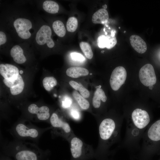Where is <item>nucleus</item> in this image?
Instances as JSON below:
<instances>
[{
	"mask_svg": "<svg viewBox=\"0 0 160 160\" xmlns=\"http://www.w3.org/2000/svg\"><path fill=\"white\" fill-rule=\"evenodd\" d=\"M72 103L71 98L68 97H66L62 101V106L64 108H67L70 106Z\"/></svg>",
	"mask_w": 160,
	"mask_h": 160,
	"instance_id": "c756f323",
	"label": "nucleus"
},
{
	"mask_svg": "<svg viewBox=\"0 0 160 160\" xmlns=\"http://www.w3.org/2000/svg\"><path fill=\"white\" fill-rule=\"evenodd\" d=\"M106 36L101 35L99 36L97 40V44L98 47L101 48L106 47Z\"/></svg>",
	"mask_w": 160,
	"mask_h": 160,
	"instance_id": "cd10ccee",
	"label": "nucleus"
},
{
	"mask_svg": "<svg viewBox=\"0 0 160 160\" xmlns=\"http://www.w3.org/2000/svg\"><path fill=\"white\" fill-rule=\"evenodd\" d=\"M3 82L5 84L10 88V92L13 95H16L20 93L23 91L24 83L21 76L19 75L17 78L13 81H10L4 79Z\"/></svg>",
	"mask_w": 160,
	"mask_h": 160,
	"instance_id": "9b49d317",
	"label": "nucleus"
},
{
	"mask_svg": "<svg viewBox=\"0 0 160 160\" xmlns=\"http://www.w3.org/2000/svg\"><path fill=\"white\" fill-rule=\"evenodd\" d=\"M129 39L132 46L137 52L143 54L146 51V44L140 37L137 35H133L130 36Z\"/></svg>",
	"mask_w": 160,
	"mask_h": 160,
	"instance_id": "f8f14e48",
	"label": "nucleus"
},
{
	"mask_svg": "<svg viewBox=\"0 0 160 160\" xmlns=\"http://www.w3.org/2000/svg\"><path fill=\"white\" fill-rule=\"evenodd\" d=\"M82 145V142L80 139L74 137L71 140L70 149L72 155L74 158H78L81 156Z\"/></svg>",
	"mask_w": 160,
	"mask_h": 160,
	"instance_id": "dca6fc26",
	"label": "nucleus"
},
{
	"mask_svg": "<svg viewBox=\"0 0 160 160\" xmlns=\"http://www.w3.org/2000/svg\"><path fill=\"white\" fill-rule=\"evenodd\" d=\"M71 114L73 117L76 119H78L80 118V113L76 110H74L72 111Z\"/></svg>",
	"mask_w": 160,
	"mask_h": 160,
	"instance_id": "2f4dec72",
	"label": "nucleus"
},
{
	"mask_svg": "<svg viewBox=\"0 0 160 160\" xmlns=\"http://www.w3.org/2000/svg\"><path fill=\"white\" fill-rule=\"evenodd\" d=\"M119 28L120 29V27H119Z\"/></svg>",
	"mask_w": 160,
	"mask_h": 160,
	"instance_id": "e433bc0d",
	"label": "nucleus"
},
{
	"mask_svg": "<svg viewBox=\"0 0 160 160\" xmlns=\"http://www.w3.org/2000/svg\"><path fill=\"white\" fill-rule=\"evenodd\" d=\"M7 40L6 34L4 32L1 31H0V45L1 46L5 44Z\"/></svg>",
	"mask_w": 160,
	"mask_h": 160,
	"instance_id": "7c9ffc66",
	"label": "nucleus"
},
{
	"mask_svg": "<svg viewBox=\"0 0 160 160\" xmlns=\"http://www.w3.org/2000/svg\"><path fill=\"white\" fill-rule=\"evenodd\" d=\"M148 135L151 140L157 141L160 140V120L154 123L148 129Z\"/></svg>",
	"mask_w": 160,
	"mask_h": 160,
	"instance_id": "f3484780",
	"label": "nucleus"
},
{
	"mask_svg": "<svg viewBox=\"0 0 160 160\" xmlns=\"http://www.w3.org/2000/svg\"><path fill=\"white\" fill-rule=\"evenodd\" d=\"M139 76L141 82L145 86L153 85L156 82V78L154 68L150 64H146L140 68Z\"/></svg>",
	"mask_w": 160,
	"mask_h": 160,
	"instance_id": "39448f33",
	"label": "nucleus"
},
{
	"mask_svg": "<svg viewBox=\"0 0 160 160\" xmlns=\"http://www.w3.org/2000/svg\"><path fill=\"white\" fill-rule=\"evenodd\" d=\"M90 75H92V74L91 73H90Z\"/></svg>",
	"mask_w": 160,
	"mask_h": 160,
	"instance_id": "c9c22d12",
	"label": "nucleus"
},
{
	"mask_svg": "<svg viewBox=\"0 0 160 160\" xmlns=\"http://www.w3.org/2000/svg\"><path fill=\"white\" fill-rule=\"evenodd\" d=\"M13 25L18 36L21 39L26 40L31 36L30 31L32 28L31 20L27 18L19 17L13 22Z\"/></svg>",
	"mask_w": 160,
	"mask_h": 160,
	"instance_id": "7ed1b4c3",
	"label": "nucleus"
},
{
	"mask_svg": "<svg viewBox=\"0 0 160 160\" xmlns=\"http://www.w3.org/2000/svg\"><path fill=\"white\" fill-rule=\"evenodd\" d=\"M52 32L50 27L44 25L38 31L36 35L35 41L37 44L41 47H47L52 48L55 46V43L51 38Z\"/></svg>",
	"mask_w": 160,
	"mask_h": 160,
	"instance_id": "20e7f679",
	"label": "nucleus"
},
{
	"mask_svg": "<svg viewBox=\"0 0 160 160\" xmlns=\"http://www.w3.org/2000/svg\"><path fill=\"white\" fill-rule=\"evenodd\" d=\"M73 96L81 108L86 110L89 108V102L77 91H74L73 92Z\"/></svg>",
	"mask_w": 160,
	"mask_h": 160,
	"instance_id": "4be33fe9",
	"label": "nucleus"
},
{
	"mask_svg": "<svg viewBox=\"0 0 160 160\" xmlns=\"http://www.w3.org/2000/svg\"><path fill=\"white\" fill-rule=\"evenodd\" d=\"M107 99V97L103 89L101 88H97L95 92L92 99L93 106L95 108H99L100 105V100L105 102Z\"/></svg>",
	"mask_w": 160,
	"mask_h": 160,
	"instance_id": "6ab92c4d",
	"label": "nucleus"
},
{
	"mask_svg": "<svg viewBox=\"0 0 160 160\" xmlns=\"http://www.w3.org/2000/svg\"><path fill=\"white\" fill-rule=\"evenodd\" d=\"M0 73L5 79L10 81L16 80L19 75L18 68L15 66L9 64L0 65Z\"/></svg>",
	"mask_w": 160,
	"mask_h": 160,
	"instance_id": "1a4fd4ad",
	"label": "nucleus"
},
{
	"mask_svg": "<svg viewBox=\"0 0 160 160\" xmlns=\"http://www.w3.org/2000/svg\"><path fill=\"white\" fill-rule=\"evenodd\" d=\"M127 76L125 68L122 66L116 67L113 71L110 80L111 87L114 91L118 90L125 83Z\"/></svg>",
	"mask_w": 160,
	"mask_h": 160,
	"instance_id": "423d86ee",
	"label": "nucleus"
},
{
	"mask_svg": "<svg viewBox=\"0 0 160 160\" xmlns=\"http://www.w3.org/2000/svg\"><path fill=\"white\" fill-rule=\"evenodd\" d=\"M14 132L19 137L36 139L41 134V130L33 126H29L24 122H19L14 127Z\"/></svg>",
	"mask_w": 160,
	"mask_h": 160,
	"instance_id": "f03ea898",
	"label": "nucleus"
},
{
	"mask_svg": "<svg viewBox=\"0 0 160 160\" xmlns=\"http://www.w3.org/2000/svg\"><path fill=\"white\" fill-rule=\"evenodd\" d=\"M50 121L51 125L54 128H61L66 133H68L71 131L69 124L59 118L56 113H53L52 115Z\"/></svg>",
	"mask_w": 160,
	"mask_h": 160,
	"instance_id": "4468645a",
	"label": "nucleus"
},
{
	"mask_svg": "<svg viewBox=\"0 0 160 160\" xmlns=\"http://www.w3.org/2000/svg\"><path fill=\"white\" fill-rule=\"evenodd\" d=\"M4 155L12 156L15 160H48V154L37 148L16 147L6 149Z\"/></svg>",
	"mask_w": 160,
	"mask_h": 160,
	"instance_id": "f257e3e1",
	"label": "nucleus"
},
{
	"mask_svg": "<svg viewBox=\"0 0 160 160\" xmlns=\"http://www.w3.org/2000/svg\"><path fill=\"white\" fill-rule=\"evenodd\" d=\"M20 74H23V71L21 70V71H20Z\"/></svg>",
	"mask_w": 160,
	"mask_h": 160,
	"instance_id": "f704fd0d",
	"label": "nucleus"
},
{
	"mask_svg": "<svg viewBox=\"0 0 160 160\" xmlns=\"http://www.w3.org/2000/svg\"><path fill=\"white\" fill-rule=\"evenodd\" d=\"M52 27L54 32L58 36L62 37L65 36L66 33L65 28L61 21L57 20L54 21Z\"/></svg>",
	"mask_w": 160,
	"mask_h": 160,
	"instance_id": "412c9836",
	"label": "nucleus"
},
{
	"mask_svg": "<svg viewBox=\"0 0 160 160\" xmlns=\"http://www.w3.org/2000/svg\"><path fill=\"white\" fill-rule=\"evenodd\" d=\"M44 10L47 12L52 14H56L59 11V7L56 2L51 0H46L42 4Z\"/></svg>",
	"mask_w": 160,
	"mask_h": 160,
	"instance_id": "aec40b11",
	"label": "nucleus"
},
{
	"mask_svg": "<svg viewBox=\"0 0 160 160\" xmlns=\"http://www.w3.org/2000/svg\"><path fill=\"white\" fill-rule=\"evenodd\" d=\"M115 127L114 121L109 118L103 120L99 127V134L101 138L103 140L108 139L111 136Z\"/></svg>",
	"mask_w": 160,
	"mask_h": 160,
	"instance_id": "6e6552de",
	"label": "nucleus"
},
{
	"mask_svg": "<svg viewBox=\"0 0 160 160\" xmlns=\"http://www.w3.org/2000/svg\"><path fill=\"white\" fill-rule=\"evenodd\" d=\"M10 54L14 60L17 63H23L27 60L24 55L23 48L19 45H16L13 46L11 49Z\"/></svg>",
	"mask_w": 160,
	"mask_h": 160,
	"instance_id": "ddd939ff",
	"label": "nucleus"
},
{
	"mask_svg": "<svg viewBox=\"0 0 160 160\" xmlns=\"http://www.w3.org/2000/svg\"><path fill=\"white\" fill-rule=\"evenodd\" d=\"M153 88V85H151L149 87V88L150 89H152Z\"/></svg>",
	"mask_w": 160,
	"mask_h": 160,
	"instance_id": "72a5a7b5",
	"label": "nucleus"
},
{
	"mask_svg": "<svg viewBox=\"0 0 160 160\" xmlns=\"http://www.w3.org/2000/svg\"><path fill=\"white\" fill-rule=\"evenodd\" d=\"M69 84L74 89L79 91L81 95L84 98H88L89 97V91L81 84L73 81H70Z\"/></svg>",
	"mask_w": 160,
	"mask_h": 160,
	"instance_id": "5701e85b",
	"label": "nucleus"
},
{
	"mask_svg": "<svg viewBox=\"0 0 160 160\" xmlns=\"http://www.w3.org/2000/svg\"><path fill=\"white\" fill-rule=\"evenodd\" d=\"M28 110L30 113L36 114L39 120L46 121L50 117L49 108L46 106L39 107L36 105L32 104L28 107Z\"/></svg>",
	"mask_w": 160,
	"mask_h": 160,
	"instance_id": "9d476101",
	"label": "nucleus"
},
{
	"mask_svg": "<svg viewBox=\"0 0 160 160\" xmlns=\"http://www.w3.org/2000/svg\"><path fill=\"white\" fill-rule=\"evenodd\" d=\"M66 75L71 77L77 78L80 76H86L89 74L87 69L81 67H72L68 68L66 72Z\"/></svg>",
	"mask_w": 160,
	"mask_h": 160,
	"instance_id": "a211bd4d",
	"label": "nucleus"
},
{
	"mask_svg": "<svg viewBox=\"0 0 160 160\" xmlns=\"http://www.w3.org/2000/svg\"><path fill=\"white\" fill-rule=\"evenodd\" d=\"M106 47L108 49L113 48L117 43V40L115 36V32L112 30L111 34L106 36Z\"/></svg>",
	"mask_w": 160,
	"mask_h": 160,
	"instance_id": "bb28decb",
	"label": "nucleus"
},
{
	"mask_svg": "<svg viewBox=\"0 0 160 160\" xmlns=\"http://www.w3.org/2000/svg\"><path fill=\"white\" fill-rule=\"evenodd\" d=\"M43 84L45 89L49 91L57 85V81L54 77H47L43 79Z\"/></svg>",
	"mask_w": 160,
	"mask_h": 160,
	"instance_id": "b1692460",
	"label": "nucleus"
},
{
	"mask_svg": "<svg viewBox=\"0 0 160 160\" xmlns=\"http://www.w3.org/2000/svg\"><path fill=\"white\" fill-rule=\"evenodd\" d=\"M0 160H12L9 156L4 155H1V156Z\"/></svg>",
	"mask_w": 160,
	"mask_h": 160,
	"instance_id": "473e14b6",
	"label": "nucleus"
},
{
	"mask_svg": "<svg viewBox=\"0 0 160 160\" xmlns=\"http://www.w3.org/2000/svg\"><path fill=\"white\" fill-rule=\"evenodd\" d=\"M71 55L72 59L76 61H82L85 59L82 55L78 53L72 52L71 53Z\"/></svg>",
	"mask_w": 160,
	"mask_h": 160,
	"instance_id": "c85d7f7f",
	"label": "nucleus"
},
{
	"mask_svg": "<svg viewBox=\"0 0 160 160\" xmlns=\"http://www.w3.org/2000/svg\"><path fill=\"white\" fill-rule=\"evenodd\" d=\"M132 117L135 125L139 129L145 127L150 121L148 113L145 110L137 108L132 112Z\"/></svg>",
	"mask_w": 160,
	"mask_h": 160,
	"instance_id": "0eeeda50",
	"label": "nucleus"
},
{
	"mask_svg": "<svg viewBox=\"0 0 160 160\" xmlns=\"http://www.w3.org/2000/svg\"><path fill=\"white\" fill-rule=\"evenodd\" d=\"M78 25V20L76 17H70L67 22L66 26L67 30L69 32L75 31L77 28Z\"/></svg>",
	"mask_w": 160,
	"mask_h": 160,
	"instance_id": "a878e982",
	"label": "nucleus"
},
{
	"mask_svg": "<svg viewBox=\"0 0 160 160\" xmlns=\"http://www.w3.org/2000/svg\"><path fill=\"white\" fill-rule=\"evenodd\" d=\"M109 15L107 11L105 9L98 10L93 14L92 22L95 24H105L108 21Z\"/></svg>",
	"mask_w": 160,
	"mask_h": 160,
	"instance_id": "2eb2a0df",
	"label": "nucleus"
},
{
	"mask_svg": "<svg viewBox=\"0 0 160 160\" xmlns=\"http://www.w3.org/2000/svg\"><path fill=\"white\" fill-rule=\"evenodd\" d=\"M80 47L85 56L88 59H91L93 53L90 45L88 43L81 42L79 44Z\"/></svg>",
	"mask_w": 160,
	"mask_h": 160,
	"instance_id": "393cba45",
	"label": "nucleus"
}]
</instances>
